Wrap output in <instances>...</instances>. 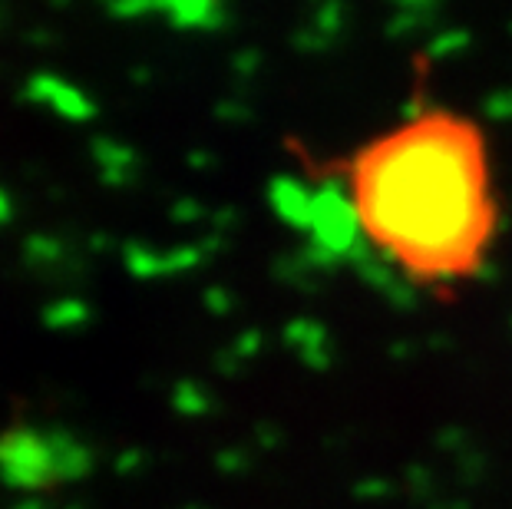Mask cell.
I'll return each mask as SVG.
<instances>
[{
    "label": "cell",
    "mask_w": 512,
    "mask_h": 509,
    "mask_svg": "<svg viewBox=\"0 0 512 509\" xmlns=\"http://www.w3.org/2000/svg\"><path fill=\"white\" fill-rule=\"evenodd\" d=\"M337 186L367 252L420 291L470 285L503 229L489 136L453 106H417L367 136Z\"/></svg>",
    "instance_id": "obj_1"
}]
</instances>
